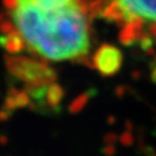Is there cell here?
I'll list each match as a JSON object with an SVG mask.
<instances>
[{
	"label": "cell",
	"instance_id": "5bb4252c",
	"mask_svg": "<svg viewBox=\"0 0 156 156\" xmlns=\"http://www.w3.org/2000/svg\"><path fill=\"white\" fill-rule=\"evenodd\" d=\"M148 33L151 34L154 38H156V21H153V23L149 24V27H148Z\"/></svg>",
	"mask_w": 156,
	"mask_h": 156
},
{
	"label": "cell",
	"instance_id": "7c38bea8",
	"mask_svg": "<svg viewBox=\"0 0 156 156\" xmlns=\"http://www.w3.org/2000/svg\"><path fill=\"white\" fill-rule=\"evenodd\" d=\"M103 140H104V142H105L106 145H113L118 140V136L115 133H108Z\"/></svg>",
	"mask_w": 156,
	"mask_h": 156
},
{
	"label": "cell",
	"instance_id": "2e32d148",
	"mask_svg": "<svg viewBox=\"0 0 156 156\" xmlns=\"http://www.w3.org/2000/svg\"><path fill=\"white\" fill-rule=\"evenodd\" d=\"M108 123L111 124V125H112V124L115 123V118H113V117H109V120H108Z\"/></svg>",
	"mask_w": 156,
	"mask_h": 156
},
{
	"label": "cell",
	"instance_id": "30bf717a",
	"mask_svg": "<svg viewBox=\"0 0 156 156\" xmlns=\"http://www.w3.org/2000/svg\"><path fill=\"white\" fill-rule=\"evenodd\" d=\"M119 141H120V144L123 146H125V147H131V146L134 144L133 134L131 133V131H126V132L122 133V135L119 136Z\"/></svg>",
	"mask_w": 156,
	"mask_h": 156
},
{
	"label": "cell",
	"instance_id": "6da1fadb",
	"mask_svg": "<svg viewBox=\"0 0 156 156\" xmlns=\"http://www.w3.org/2000/svg\"><path fill=\"white\" fill-rule=\"evenodd\" d=\"M91 0H4V33L46 62L72 60L94 68L88 58Z\"/></svg>",
	"mask_w": 156,
	"mask_h": 156
},
{
	"label": "cell",
	"instance_id": "7a4b0ae2",
	"mask_svg": "<svg viewBox=\"0 0 156 156\" xmlns=\"http://www.w3.org/2000/svg\"><path fill=\"white\" fill-rule=\"evenodd\" d=\"M8 71L22 82H26L30 88L44 87L56 82V72L51 68L46 60L41 58L14 56L6 58Z\"/></svg>",
	"mask_w": 156,
	"mask_h": 156
},
{
	"label": "cell",
	"instance_id": "5b68a950",
	"mask_svg": "<svg viewBox=\"0 0 156 156\" xmlns=\"http://www.w3.org/2000/svg\"><path fill=\"white\" fill-rule=\"evenodd\" d=\"M101 16L104 17L109 22L118 23L122 27L128 21L119 0H109V2L104 6L103 11L101 13Z\"/></svg>",
	"mask_w": 156,
	"mask_h": 156
},
{
	"label": "cell",
	"instance_id": "9c48e42d",
	"mask_svg": "<svg viewBox=\"0 0 156 156\" xmlns=\"http://www.w3.org/2000/svg\"><path fill=\"white\" fill-rule=\"evenodd\" d=\"M89 101V93H86V94L81 95L79 98L73 102L72 106H71V111L72 112H79L80 110L83 109V106L88 103Z\"/></svg>",
	"mask_w": 156,
	"mask_h": 156
},
{
	"label": "cell",
	"instance_id": "52a82bcc",
	"mask_svg": "<svg viewBox=\"0 0 156 156\" xmlns=\"http://www.w3.org/2000/svg\"><path fill=\"white\" fill-rule=\"evenodd\" d=\"M62 95H64V90L59 84L56 82L49 84L45 89V103L50 108H58L62 102Z\"/></svg>",
	"mask_w": 156,
	"mask_h": 156
},
{
	"label": "cell",
	"instance_id": "ba28073f",
	"mask_svg": "<svg viewBox=\"0 0 156 156\" xmlns=\"http://www.w3.org/2000/svg\"><path fill=\"white\" fill-rule=\"evenodd\" d=\"M138 43H139L140 48L144 51H146L148 50L149 48H153L154 37L149 33H141V35L139 36V39H138Z\"/></svg>",
	"mask_w": 156,
	"mask_h": 156
},
{
	"label": "cell",
	"instance_id": "277c9868",
	"mask_svg": "<svg viewBox=\"0 0 156 156\" xmlns=\"http://www.w3.org/2000/svg\"><path fill=\"white\" fill-rule=\"evenodd\" d=\"M127 20L141 16L145 20L156 21V0H119Z\"/></svg>",
	"mask_w": 156,
	"mask_h": 156
},
{
	"label": "cell",
	"instance_id": "4fadbf2b",
	"mask_svg": "<svg viewBox=\"0 0 156 156\" xmlns=\"http://www.w3.org/2000/svg\"><path fill=\"white\" fill-rule=\"evenodd\" d=\"M103 153L105 154V155H115L116 154V147L113 145H106L104 148H103Z\"/></svg>",
	"mask_w": 156,
	"mask_h": 156
},
{
	"label": "cell",
	"instance_id": "e0dca14e",
	"mask_svg": "<svg viewBox=\"0 0 156 156\" xmlns=\"http://www.w3.org/2000/svg\"><path fill=\"white\" fill-rule=\"evenodd\" d=\"M126 125H127V131H131V129H132V125H131V123H129V122H126Z\"/></svg>",
	"mask_w": 156,
	"mask_h": 156
},
{
	"label": "cell",
	"instance_id": "8992f818",
	"mask_svg": "<svg viewBox=\"0 0 156 156\" xmlns=\"http://www.w3.org/2000/svg\"><path fill=\"white\" fill-rule=\"evenodd\" d=\"M141 33H144V31H140L135 28V26L133 24L132 21H127L122 27V30L119 31V42L123 45L131 46L135 42H138Z\"/></svg>",
	"mask_w": 156,
	"mask_h": 156
},
{
	"label": "cell",
	"instance_id": "8fae6325",
	"mask_svg": "<svg viewBox=\"0 0 156 156\" xmlns=\"http://www.w3.org/2000/svg\"><path fill=\"white\" fill-rule=\"evenodd\" d=\"M149 72H151V80L154 83H156V55L154 56V59L151 62Z\"/></svg>",
	"mask_w": 156,
	"mask_h": 156
},
{
	"label": "cell",
	"instance_id": "9a60e30c",
	"mask_svg": "<svg viewBox=\"0 0 156 156\" xmlns=\"http://www.w3.org/2000/svg\"><path fill=\"white\" fill-rule=\"evenodd\" d=\"M124 91H125V87L120 86V87H118L117 89H116V95H117L118 97H122L124 95Z\"/></svg>",
	"mask_w": 156,
	"mask_h": 156
},
{
	"label": "cell",
	"instance_id": "3957f363",
	"mask_svg": "<svg viewBox=\"0 0 156 156\" xmlns=\"http://www.w3.org/2000/svg\"><path fill=\"white\" fill-rule=\"evenodd\" d=\"M123 64V53L118 48L110 44H103L97 49L93 57V65L101 75L112 76L117 74Z\"/></svg>",
	"mask_w": 156,
	"mask_h": 156
}]
</instances>
